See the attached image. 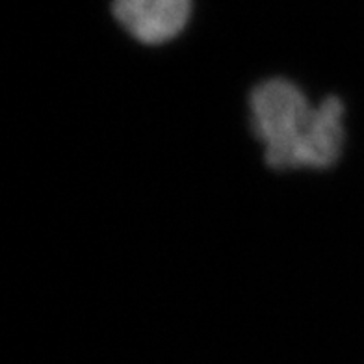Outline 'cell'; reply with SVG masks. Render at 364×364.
Instances as JSON below:
<instances>
[{
    "label": "cell",
    "mask_w": 364,
    "mask_h": 364,
    "mask_svg": "<svg viewBox=\"0 0 364 364\" xmlns=\"http://www.w3.org/2000/svg\"><path fill=\"white\" fill-rule=\"evenodd\" d=\"M250 108L269 168L327 169L341 159L344 105L338 97L311 106L294 82L269 78L251 91Z\"/></svg>",
    "instance_id": "obj_1"
},
{
    "label": "cell",
    "mask_w": 364,
    "mask_h": 364,
    "mask_svg": "<svg viewBox=\"0 0 364 364\" xmlns=\"http://www.w3.org/2000/svg\"><path fill=\"white\" fill-rule=\"evenodd\" d=\"M112 11L136 41L162 45L184 30L192 14V0H114Z\"/></svg>",
    "instance_id": "obj_2"
}]
</instances>
